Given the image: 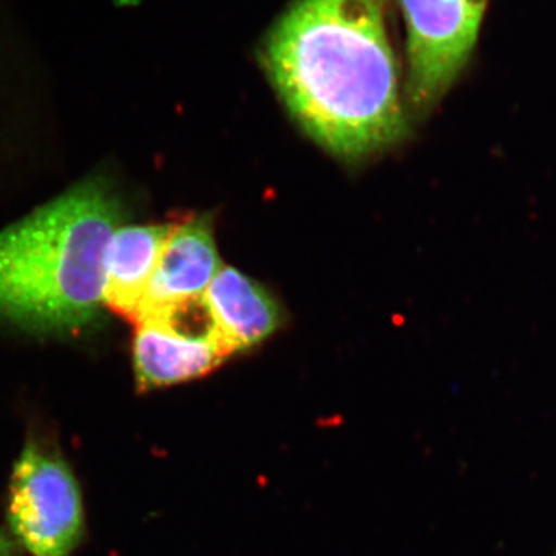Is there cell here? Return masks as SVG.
Masks as SVG:
<instances>
[{
	"instance_id": "obj_1",
	"label": "cell",
	"mask_w": 556,
	"mask_h": 556,
	"mask_svg": "<svg viewBox=\"0 0 556 556\" xmlns=\"http://www.w3.org/2000/svg\"><path fill=\"white\" fill-rule=\"evenodd\" d=\"M386 0H295L262 62L291 115L332 155L361 160L407 135Z\"/></svg>"
},
{
	"instance_id": "obj_7",
	"label": "cell",
	"mask_w": 556,
	"mask_h": 556,
	"mask_svg": "<svg viewBox=\"0 0 556 556\" xmlns=\"http://www.w3.org/2000/svg\"><path fill=\"white\" fill-rule=\"evenodd\" d=\"M218 342L229 356L265 342L281 325V311L262 285L223 266L203 295Z\"/></svg>"
},
{
	"instance_id": "obj_3",
	"label": "cell",
	"mask_w": 556,
	"mask_h": 556,
	"mask_svg": "<svg viewBox=\"0 0 556 556\" xmlns=\"http://www.w3.org/2000/svg\"><path fill=\"white\" fill-rule=\"evenodd\" d=\"M7 517L33 556H68L84 536L78 482L64 459L39 445L22 450L11 475Z\"/></svg>"
},
{
	"instance_id": "obj_6",
	"label": "cell",
	"mask_w": 556,
	"mask_h": 556,
	"mask_svg": "<svg viewBox=\"0 0 556 556\" xmlns=\"http://www.w3.org/2000/svg\"><path fill=\"white\" fill-rule=\"evenodd\" d=\"M222 268L208 215L175 223L135 324L199 303Z\"/></svg>"
},
{
	"instance_id": "obj_2",
	"label": "cell",
	"mask_w": 556,
	"mask_h": 556,
	"mask_svg": "<svg viewBox=\"0 0 556 556\" xmlns=\"http://www.w3.org/2000/svg\"><path fill=\"white\" fill-rule=\"evenodd\" d=\"M118 201L86 181L0 232V314L27 327L73 329L104 306L105 260Z\"/></svg>"
},
{
	"instance_id": "obj_5",
	"label": "cell",
	"mask_w": 556,
	"mask_h": 556,
	"mask_svg": "<svg viewBox=\"0 0 556 556\" xmlns=\"http://www.w3.org/2000/svg\"><path fill=\"white\" fill-rule=\"evenodd\" d=\"M131 351L141 391L204 378L230 357L215 336L203 299L170 316L135 324Z\"/></svg>"
},
{
	"instance_id": "obj_8",
	"label": "cell",
	"mask_w": 556,
	"mask_h": 556,
	"mask_svg": "<svg viewBox=\"0 0 556 556\" xmlns=\"http://www.w3.org/2000/svg\"><path fill=\"white\" fill-rule=\"evenodd\" d=\"M174 225L116 230L105 260L104 306L135 324Z\"/></svg>"
},
{
	"instance_id": "obj_9",
	"label": "cell",
	"mask_w": 556,
	"mask_h": 556,
	"mask_svg": "<svg viewBox=\"0 0 556 556\" xmlns=\"http://www.w3.org/2000/svg\"><path fill=\"white\" fill-rule=\"evenodd\" d=\"M0 556H20L16 541L11 540L2 530H0Z\"/></svg>"
},
{
	"instance_id": "obj_4",
	"label": "cell",
	"mask_w": 556,
	"mask_h": 556,
	"mask_svg": "<svg viewBox=\"0 0 556 556\" xmlns=\"http://www.w3.org/2000/svg\"><path fill=\"white\" fill-rule=\"evenodd\" d=\"M489 0H399L407 28L409 102L430 110L466 67Z\"/></svg>"
}]
</instances>
